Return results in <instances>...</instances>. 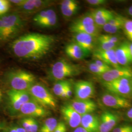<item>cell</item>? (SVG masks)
Masks as SVG:
<instances>
[{
    "label": "cell",
    "mask_w": 132,
    "mask_h": 132,
    "mask_svg": "<svg viewBox=\"0 0 132 132\" xmlns=\"http://www.w3.org/2000/svg\"><path fill=\"white\" fill-rule=\"evenodd\" d=\"M55 42L52 35L30 33L15 40L11 48L15 56L23 59H37L46 55Z\"/></svg>",
    "instance_id": "cell-1"
},
{
    "label": "cell",
    "mask_w": 132,
    "mask_h": 132,
    "mask_svg": "<svg viewBox=\"0 0 132 132\" xmlns=\"http://www.w3.org/2000/svg\"><path fill=\"white\" fill-rule=\"evenodd\" d=\"M6 81L11 89L17 90H28L35 84V76L23 70H15L7 73Z\"/></svg>",
    "instance_id": "cell-2"
},
{
    "label": "cell",
    "mask_w": 132,
    "mask_h": 132,
    "mask_svg": "<svg viewBox=\"0 0 132 132\" xmlns=\"http://www.w3.org/2000/svg\"><path fill=\"white\" fill-rule=\"evenodd\" d=\"M28 91L32 99L44 108H56V100L45 86L40 83H35Z\"/></svg>",
    "instance_id": "cell-3"
},
{
    "label": "cell",
    "mask_w": 132,
    "mask_h": 132,
    "mask_svg": "<svg viewBox=\"0 0 132 132\" xmlns=\"http://www.w3.org/2000/svg\"><path fill=\"white\" fill-rule=\"evenodd\" d=\"M99 29L95 24L90 12L76 19L70 27V31L73 33H87L95 37L99 36Z\"/></svg>",
    "instance_id": "cell-4"
},
{
    "label": "cell",
    "mask_w": 132,
    "mask_h": 132,
    "mask_svg": "<svg viewBox=\"0 0 132 132\" xmlns=\"http://www.w3.org/2000/svg\"><path fill=\"white\" fill-rule=\"evenodd\" d=\"M79 73V69L76 66L65 60L55 62L51 67L49 72L50 77L56 81L65 79Z\"/></svg>",
    "instance_id": "cell-5"
},
{
    "label": "cell",
    "mask_w": 132,
    "mask_h": 132,
    "mask_svg": "<svg viewBox=\"0 0 132 132\" xmlns=\"http://www.w3.org/2000/svg\"><path fill=\"white\" fill-rule=\"evenodd\" d=\"M132 78H123L102 84L109 93L127 98L132 95Z\"/></svg>",
    "instance_id": "cell-6"
},
{
    "label": "cell",
    "mask_w": 132,
    "mask_h": 132,
    "mask_svg": "<svg viewBox=\"0 0 132 132\" xmlns=\"http://www.w3.org/2000/svg\"><path fill=\"white\" fill-rule=\"evenodd\" d=\"M0 18L5 25V40L13 37L24 27L23 20L17 13L5 14Z\"/></svg>",
    "instance_id": "cell-7"
},
{
    "label": "cell",
    "mask_w": 132,
    "mask_h": 132,
    "mask_svg": "<svg viewBox=\"0 0 132 132\" xmlns=\"http://www.w3.org/2000/svg\"><path fill=\"white\" fill-rule=\"evenodd\" d=\"M8 106L11 113L19 112L24 103L32 99L28 90H17L10 89L7 92Z\"/></svg>",
    "instance_id": "cell-8"
},
{
    "label": "cell",
    "mask_w": 132,
    "mask_h": 132,
    "mask_svg": "<svg viewBox=\"0 0 132 132\" xmlns=\"http://www.w3.org/2000/svg\"><path fill=\"white\" fill-rule=\"evenodd\" d=\"M21 114L29 118H44L50 113L47 109L33 99H31L22 106L19 111Z\"/></svg>",
    "instance_id": "cell-9"
},
{
    "label": "cell",
    "mask_w": 132,
    "mask_h": 132,
    "mask_svg": "<svg viewBox=\"0 0 132 132\" xmlns=\"http://www.w3.org/2000/svg\"><path fill=\"white\" fill-rule=\"evenodd\" d=\"M101 98L102 103L110 108L118 109L129 108L131 107V102L126 98L108 92H105L102 94Z\"/></svg>",
    "instance_id": "cell-10"
},
{
    "label": "cell",
    "mask_w": 132,
    "mask_h": 132,
    "mask_svg": "<svg viewBox=\"0 0 132 132\" xmlns=\"http://www.w3.org/2000/svg\"><path fill=\"white\" fill-rule=\"evenodd\" d=\"M98 76L102 82H108L123 78H132V70L128 67H120L112 69Z\"/></svg>",
    "instance_id": "cell-11"
},
{
    "label": "cell",
    "mask_w": 132,
    "mask_h": 132,
    "mask_svg": "<svg viewBox=\"0 0 132 132\" xmlns=\"http://www.w3.org/2000/svg\"><path fill=\"white\" fill-rule=\"evenodd\" d=\"M74 89L76 99H90L95 94L94 85L88 81H79L76 82Z\"/></svg>",
    "instance_id": "cell-12"
},
{
    "label": "cell",
    "mask_w": 132,
    "mask_h": 132,
    "mask_svg": "<svg viewBox=\"0 0 132 132\" xmlns=\"http://www.w3.org/2000/svg\"><path fill=\"white\" fill-rule=\"evenodd\" d=\"M119 118L116 113L104 111L99 119L98 132H110L118 123Z\"/></svg>",
    "instance_id": "cell-13"
},
{
    "label": "cell",
    "mask_w": 132,
    "mask_h": 132,
    "mask_svg": "<svg viewBox=\"0 0 132 132\" xmlns=\"http://www.w3.org/2000/svg\"><path fill=\"white\" fill-rule=\"evenodd\" d=\"M130 44L125 41L118 45L115 49V53L118 64L120 66L127 67L132 63V58L130 50Z\"/></svg>",
    "instance_id": "cell-14"
},
{
    "label": "cell",
    "mask_w": 132,
    "mask_h": 132,
    "mask_svg": "<svg viewBox=\"0 0 132 132\" xmlns=\"http://www.w3.org/2000/svg\"><path fill=\"white\" fill-rule=\"evenodd\" d=\"M61 113L70 127L76 129L81 125L82 116L76 112L70 104H66L62 107Z\"/></svg>",
    "instance_id": "cell-15"
},
{
    "label": "cell",
    "mask_w": 132,
    "mask_h": 132,
    "mask_svg": "<svg viewBox=\"0 0 132 132\" xmlns=\"http://www.w3.org/2000/svg\"><path fill=\"white\" fill-rule=\"evenodd\" d=\"M70 104L81 116L91 113L97 108L96 103L90 99H75Z\"/></svg>",
    "instance_id": "cell-16"
},
{
    "label": "cell",
    "mask_w": 132,
    "mask_h": 132,
    "mask_svg": "<svg viewBox=\"0 0 132 132\" xmlns=\"http://www.w3.org/2000/svg\"><path fill=\"white\" fill-rule=\"evenodd\" d=\"M90 13L94 20L95 24L99 28H102L115 16L112 11L103 8L94 10Z\"/></svg>",
    "instance_id": "cell-17"
},
{
    "label": "cell",
    "mask_w": 132,
    "mask_h": 132,
    "mask_svg": "<svg viewBox=\"0 0 132 132\" xmlns=\"http://www.w3.org/2000/svg\"><path fill=\"white\" fill-rule=\"evenodd\" d=\"M95 38L87 33H75L73 35V42L90 53L94 47Z\"/></svg>",
    "instance_id": "cell-18"
},
{
    "label": "cell",
    "mask_w": 132,
    "mask_h": 132,
    "mask_svg": "<svg viewBox=\"0 0 132 132\" xmlns=\"http://www.w3.org/2000/svg\"><path fill=\"white\" fill-rule=\"evenodd\" d=\"M94 56L96 59H99L112 66L114 68H118L121 66L118 64L115 53V50L103 51L97 49L94 52Z\"/></svg>",
    "instance_id": "cell-19"
},
{
    "label": "cell",
    "mask_w": 132,
    "mask_h": 132,
    "mask_svg": "<svg viewBox=\"0 0 132 132\" xmlns=\"http://www.w3.org/2000/svg\"><path fill=\"white\" fill-rule=\"evenodd\" d=\"M65 51L68 56L75 60L83 59L90 54V52H87L74 42L68 44L65 47Z\"/></svg>",
    "instance_id": "cell-20"
},
{
    "label": "cell",
    "mask_w": 132,
    "mask_h": 132,
    "mask_svg": "<svg viewBox=\"0 0 132 132\" xmlns=\"http://www.w3.org/2000/svg\"><path fill=\"white\" fill-rule=\"evenodd\" d=\"M81 125L89 132H98L99 119L94 114H86L82 116Z\"/></svg>",
    "instance_id": "cell-21"
},
{
    "label": "cell",
    "mask_w": 132,
    "mask_h": 132,
    "mask_svg": "<svg viewBox=\"0 0 132 132\" xmlns=\"http://www.w3.org/2000/svg\"><path fill=\"white\" fill-rule=\"evenodd\" d=\"M58 18L55 11L52 9V12L46 19H45L36 26L43 28H51L56 26Z\"/></svg>",
    "instance_id": "cell-22"
},
{
    "label": "cell",
    "mask_w": 132,
    "mask_h": 132,
    "mask_svg": "<svg viewBox=\"0 0 132 132\" xmlns=\"http://www.w3.org/2000/svg\"><path fill=\"white\" fill-rule=\"evenodd\" d=\"M58 121L54 118H49L44 121L39 132H53L58 124Z\"/></svg>",
    "instance_id": "cell-23"
},
{
    "label": "cell",
    "mask_w": 132,
    "mask_h": 132,
    "mask_svg": "<svg viewBox=\"0 0 132 132\" xmlns=\"http://www.w3.org/2000/svg\"><path fill=\"white\" fill-rule=\"evenodd\" d=\"M79 4L71 7H60L62 14L65 18H70L75 15L79 10Z\"/></svg>",
    "instance_id": "cell-24"
},
{
    "label": "cell",
    "mask_w": 132,
    "mask_h": 132,
    "mask_svg": "<svg viewBox=\"0 0 132 132\" xmlns=\"http://www.w3.org/2000/svg\"><path fill=\"white\" fill-rule=\"evenodd\" d=\"M69 81L66 80L56 81L53 87V92L55 95L60 97L63 92L66 90Z\"/></svg>",
    "instance_id": "cell-25"
},
{
    "label": "cell",
    "mask_w": 132,
    "mask_h": 132,
    "mask_svg": "<svg viewBox=\"0 0 132 132\" xmlns=\"http://www.w3.org/2000/svg\"><path fill=\"white\" fill-rule=\"evenodd\" d=\"M97 42L98 45V50L103 51H109L111 50H115L118 47V44H113L103 39L97 37Z\"/></svg>",
    "instance_id": "cell-26"
},
{
    "label": "cell",
    "mask_w": 132,
    "mask_h": 132,
    "mask_svg": "<svg viewBox=\"0 0 132 132\" xmlns=\"http://www.w3.org/2000/svg\"><path fill=\"white\" fill-rule=\"evenodd\" d=\"M20 10L24 13L31 14L35 13L34 0H26L24 5L19 7Z\"/></svg>",
    "instance_id": "cell-27"
},
{
    "label": "cell",
    "mask_w": 132,
    "mask_h": 132,
    "mask_svg": "<svg viewBox=\"0 0 132 132\" xmlns=\"http://www.w3.org/2000/svg\"><path fill=\"white\" fill-rule=\"evenodd\" d=\"M52 9H45L39 11L33 18L34 23L36 25L46 19L52 12Z\"/></svg>",
    "instance_id": "cell-28"
},
{
    "label": "cell",
    "mask_w": 132,
    "mask_h": 132,
    "mask_svg": "<svg viewBox=\"0 0 132 132\" xmlns=\"http://www.w3.org/2000/svg\"><path fill=\"white\" fill-rule=\"evenodd\" d=\"M52 3V1L45 0H34V5L35 12L45 10Z\"/></svg>",
    "instance_id": "cell-29"
},
{
    "label": "cell",
    "mask_w": 132,
    "mask_h": 132,
    "mask_svg": "<svg viewBox=\"0 0 132 132\" xmlns=\"http://www.w3.org/2000/svg\"><path fill=\"white\" fill-rule=\"evenodd\" d=\"M102 28L106 32L112 34L118 32L119 31L123 29V27L121 26L114 25L107 23L105 24Z\"/></svg>",
    "instance_id": "cell-30"
},
{
    "label": "cell",
    "mask_w": 132,
    "mask_h": 132,
    "mask_svg": "<svg viewBox=\"0 0 132 132\" xmlns=\"http://www.w3.org/2000/svg\"><path fill=\"white\" fill-rule=\"evenodd\" d=\"M123 29L127 38L132 41V20L126 19Z\"/></svg>",
    "instance_id": "cell-31"
},
{
    "label": "cell",
    "mask_w": 132,
    "mask_h": 132,
    "mask_svg": "<svg viewBox=\"0 0 132 132\" xmlns=\"http://www.w3.org/2000/svg\"><path fill=\"white\" fill-rule=\"evenodd\" d=\"M88 69L91 72L98 76H100L106 72V71L95 64L94 62H92L88 64Z\"/></svg>",
    "instance_id": "cell-32"
},
{
    "label": "cell",
    "mask_w": 132,
    "mask_h": 132,
    "mask_svg": "<svg viewBox=\"0 0 132 132\" xmlns=\"http://www.w3.org/2000/svg\"><path fill=\"white\" fill-rule=\"evenodd\" d=\"M10 2L7 0H0V16L6 14L10 10Z\"/></svg>",
    "instance_id": "cell-33"
},
{
    "label": "cell",
    "mask_w": 132,
    "mask_h": 132,
    "mask_svg": "<svg viewBox=\"0 0 132 132\" xmlns=\"http://www.w3.org/2000/svg\"><path fill=\"white\" fill-rule=\"evenodd\" d=\"M98 37L109 42L112 43L116 44H118V43L119 42V39L118 37L111 34H102L98 36Z\"/></svg>",
    "instance_id": "cell-34"
},
{
    "label": "cell",
    "mask_w": 132,
    "mask_h": 132,
    "mask_svg": "<svg viewBox=\"0 0 132 132\" xmlns=\"http://www.w3.org/2000/svg\"><path fill=\"white\" fill-rule=\"evenodd\" d=\"M31 118H24L21 120L22 127L27 132H30Z\"/></svg>",
    "instance_id": "cell-35"
},
{
    "label": "cell",
    "mask_w": 132,
    "mask_h": 132,
    "mask_svg": "<svg viewBox=\"0 0 132 132\" xmlns=\"http://www.w3.org/2000/svg\"><path fill=\"white\" fill-rule=\"evenodd\" d=\"M132 130V125L123 124L114 128L112 132H129Z\"/></svg>",
    "instance_id": "cell-36"
},
{
    "label": "cell",
    "mask_w": 132,
    "mask_h": 132,
    "mask_svg": "<svg viewBox=\"0 0 132 132\" xmlns=\"http://www.w3.org/2000/svg\"><path fill=\"white\" fill-rule=\"evenodd\" d=\"M94 62L95 64H96L97 66H99V67H100L101 68H102V69H103L106 71L112 69V67L111 66H109L104 62H103L102 61L100 60H99V59H95L94 60Z\"/></svg>",
    "instance_id": "cell-37"
},
{
    "label": "cell",
    "mask_w": 132,
    "mask_h": 132,
    "mask_svg": "<svg viewBox=\"0 0 132 132\" xmlns=\"http://www.w3.org/2000/svg\"><path fill=\"white\" fill-rule=\"evenodd\" d=\"M86 2L89 5L94 6H98L103 5L107 3L106 0H87Z\"/></svg>",
    "instance_id": "cell-38"
},
{
    "label": "cell",
    "mask_w": 132,
    "mask_h": 132,
    "mask_svg": "<svg viewBox=\"0 0 132 132\" xmlns=\"http://www.w3.org/2000/svg\"><path fill=\"white\" fill-rule=\"evenodd\" d=\"M67 129L66 124L63 121L58 123L56 127L53 132H67Z\"/></svg>",
    "instance_id": "cell-39"
},
{
    "label": "cell",
    "mask_w": 132,
    "mask_h": 132,
    "mask_svg": "<svg viewBox=\"0 0 132 132\" xmlns=\"http://www.w3.org/2000/svg\"><path fill=\"white\" fill-rule=\"evenodd\" d=\"M5 132H27L22 127L18 126H12L7 128Z\"/></svg>",
    "instance_id": "cell-40"
},
{
    "label": "cell",
    "mask_w": 132,
    "mask_h": 132,
    "mask_svg": "<svg viewBox=\"0 0 132 132\" xmlns=\"http://www.w3.org/2000/svg\"><path fill=\"white\" fill-rule=\"evenodd\" d=\"M39 129V125L37 121L34 118H31L30 132H37Z\"/></svg>",
    "instance_id": "cell-41"
},
{
    "label": "cell",
    "mask_w": 132,
    "mask_h": 132,
    "mask_svg": "<svg viewBox=\"0 0 132 132\" xmlns=\"http://www.w3.org/2000/svg\"><path fill=\"white\" fill-rule=\"evenodd\" d=\"M5 25L3 20L0 18V40H4Z\"/></svg>",
    "instance_id": "cell-42"
},
{
    "label": "cell",
    "mask_w": 132,
    "mask_h": 132,
    "mask_svg": "<svg viewBox=\"0 0 132 132\" xmlns=\"http://www.w3.org/2000/svg\"><path fill=\"white\" fill-rule=\"evenodd\" d=\"M66 94H67V98H71L72 94V87L71 83L69 82L68 84L66 87Z\"/></svg>",
    "instance_id": "cell-43"
},
{
    "label": "cell",
    "mask_w": 132,
    "mask_h": 132,
    "mask_svg": "<svg viewBox=\"0 0 132 132\" xmlns=\"http://www.w3.org/2000/svg\"><path fill=\"white\" fill-rule=\"evenodd\" d=\"M10 3H12L15 5L20 7L24 5L26 0H10Z\"/></svg>",
    "instance_id": "cell-44"
},
{
    "label": "cell",
    "mask_w": 132,
    "mask_h": 132,
    "mask_svg": "<svg viewBox=\"0 0 132 132\" xmlns=\"http://www.w3.org/2000/svg\"><path fill=\"white\" fill-rule=\"evenodd\" d=\"M73 132H89L88 131H87L86 129H85L84 128L81 127V126H79L78 127L76 128L75 130L73 131Z\"/></svg>",
    "instance_id": "cell-45"
},
{
    "label": "cell",
    "mask_w": 132,
    "mask_h": 132,
    "mask_svg": "<svg viewBox=\"0 0 132 132\" xmlns=\"http://www.w3.org/2000/svg\"><path fill=\"white\" fill-rule=\"evenodd\" d=\"M126 116L129 120L132 121V107L127 112Z\"/></svg>",
    "instance_id": "cell-46"
},
{
    "label": "cell",
    "mask_w": 132,
    "mask_h": 132,
    "mask_svg": "<svg viewBox=\"0 0 132 132\" xmlns=\"http://www.w3.org/2000/svg\"><path fill=\"white\" fill-rule=\"evenodd\" d=\"M5 128V124L3 122L0 121V132Z\"/></svg>",
    "instance_id": "cell-47"
},
{
    "label": "cell",
    "mask_w": 132,
    "mask_h": 132,
    "mask_svg": "<svg viewBox=\"0 0 132 132\" xmlns=\"http://www.w3.org/2000/svg\"><path fill=\"white\" fill-rule=\"evenodd\" d=\"M128 13L132 17V5L130 6V7L129 8V9L128 10Z\"/></svg>",
    "instance_id": "cell-48"
},
{
    "label": "cell",
    "mask_w": 132,
    "mask_h": 132,
    "mask_svg": "<svg viewBox=\"0 0 132 132\" xmlns=\"http://www.w3.org/2000/svg\"><path fill=\"white\" fill-rule=\"evenodd\" d=\"M130 52H131L132 58V43L130 44Z\"/></svg>",
    "instance_id": "cell-49"
},
{
    "label": "cell",
    "mask_w": 132,
    "mask_h": 132,
    "mask_svg": "<svg viewBox=\"0 0 132 132\" xmlns=\"http://www.w3.org/2000/svg\"><path fill=\"white\" fill-rule=\"evenodd\" d=\"M2 96H3V93H2V90L0 89V102L1 101L2 98Z\"/></svg>",
    "instance_id": "cell-50"
},
{
    "label": "cell",
    "mask_w": 132,
    "mask_h": 132,
    "mask_svg": "<svg viewBox=\"0 0 132 132\" xmlns=\"http://www.w3.org/2000/svg\"><path fill=\"white\" fill-rule=\"evenodd\" d=\"M129 132H132V130H131V131H130Z\"/></svg>",
    "instance_id": "cell-51"
},
{
    "label": "cell",
    "mask_w": 132,
    "mask_h": 132,
    "mask_svg": "<svg viewBox=\"0 0 132 132\" xmlns=\"http://www.w3.org/2000/svg\"><path fill=\"white\" fill-rule=\"evenodd\" d=\"M3 132H5V131H3Z\"/></svg>",
    "instance_id": "cell-52"
},
{
    "label": "cell",
    "mask_w": 132,
    "mask_h": 132,
    "mask_svg": "<svg viewBox=\"0 0 132 132\" xmlns=\"http://www.w3.org/2000/svg\"></svg>",
    "instance_id": "cell-53"
}]
</instances>
